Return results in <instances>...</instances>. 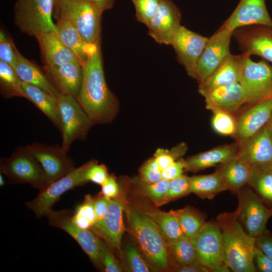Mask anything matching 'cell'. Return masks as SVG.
I'll use <instances>...</instances> for the list:
<instances>
[{"label": "cell", "instance_id": "6da1fadb", "mask_svg": "<svg viewBox=\"0 0 272 272\" xmlns=\"http://www.w3.org/2000/svg\"><path fill=\"white\" fill-rule=\"evenodd\" d=\"M83 69V82L77 100L93 125L110 123L118 113L119 104L106 82L100 47Z\"/></svg>", "mask_w": 272, "mask_h": 272}, {"label": "cell", "instance_id": "7a4b0ae2", "mask_svg": "<svg viewBox=\"0 0 272 272\" xmlns=\"http://www.w3.org/2000/svg\"><path fill=\"white\" fill-rule=\"evenodd\" d=\"M216 221L222 233L224 263L234 272L256 271L255 237L246 231L234 211L220 214Z\"/></svg>", "mask_w": 272, "mask_h": 272}, {"label": "cell", "instance_id": "3957f363", "mask_svg": "<svg viewBox=\"0 0 272 272\" xmlns=\"http://www.w3.org/2000/svg\"><path fill=\"white\" fill-rule=\"evenodd\" d=\"M129 230L149 264L154 269L168 270L170 257L167 241L160 228L142 210L124 205Z\"/></svg>", "mask_w": 272, "mask_h": 272}, {"label": "cell", "instance_id": "277c9868", "mask_svg": "<svg viewBox=\"0 0 272 272\" xmlns=\"http://www.w3.org/2000/svg\"><path fill=\"white\" fill-rule=\"evenodd\" d=\"M56 0H18L14 7V21L23 33L36 36L56 32L52 15Z\"/></svg>", "mask_w": 272, "mask_h": 272}, {"label": "cell", "instance_id": "5b68a950", "mask_svg": "<svg viewBox=\"0 0 272 272\" xmlns=\"http://www.w3.org/2000/svg\"><path fill=\"white\" fill-rule=\"evenodd\" d=\"M0 171L12 183H29L41 190L47 186L45 173L26 147L19 146L9 158H1Z\"/></svg>", "mask_w": 272, "mask_h": 272}, {"label": "cell", "instance_id": "8992f818", "mask_svg": "<svg viewBox=\"0 0 272 272\" xmlns=\"http://www.w3.org/2000/svg\"><path fill=\"white\" fill-rule=\"evenodd\" d=\"M61 16L77 29L88 43L99 44L103 12L90 0H73L56 6Z\"/></svg>", "mask_w": 272, "mask_h": 272}, {"label": "cell", "instance_id": "52a82bcc", "mask_svg": "<svg viewBox=\"0 0 272 272\" xmlns=\"http://www.w3.org/2000/svg\"><path fill=\"white\" fill-rule=\"evenodd\" d=\"M56 99L61 119V146L68 153L75 141L86 139L93 124L76 98L59 93Z\"/></svg>", "mask_w": 272, "mask_h": 272}, {"label": "cell", "instance_id": "ba28073f", "mask_svg": "<svg viewBox=\"0 0 272 272\" xmlns=\"http://www.w3.org/2000/svg\"><path fill=\"white\" fill-rule=\"evenodd\" d=\"M95 160L87 162L65 176L46 186L39 190L34 199L25 203L26 207L32 211L37 218L46 216L63 193L88 182L86 178V172Z\"/></svg>", "mask_w": 272, "mask_h": 272}, {"label": "cell", "instance_id": "9c48e42d", "mask_svg": "<svg viewBox=\"0 0 272 272\" xmlns=\"http://www.w3.org/2000/svg\"><path fill=\"white\" fill-rule=\"evenodd\" d=\"M72 212L70 210H51L46 216L51 226L62 229L72 237L99 270L104 271L101 252V240L93 231L82 229L72 220Z\"/></svg>", "mask_w": 272, "mask_h": 272}, {"label": "cell", "instance_id": "30bf717a", "mask_svg": "<svg viewBox=\"0 0 272 272\" xmlns=\"http://www.w3.org/2000/svg\"><path fill=\"white\" fill-rule=\"evenodd\" d=\"M238 204L234 211L246 231L256 237L266 229L272 210L267 207L257 194L244 185L236 192Z\"/></svg>", "mask_w": 272, "mask_h": 272}, {"label": "cell", "instance_id": "8fae6325", "mask_svg": "<svg viewBox=\"0 0 272 272\" xmlns=\"http://www.w3.org/2000/svg\"><path fill=\"white\" fill-rule=\"evenodd\" d=\"M239 83L245 91L246 103L272 98V65L264 59L255 62L248 56Z\"/></svg>", "mask_w": 272, "mask_h": 272}, {"label": "cell", "instance_id": "7c38bea8", "mask_svg": "<svg viewBox=\"0 0 272 272\" xmlns=\"http://www.w3.org/2000/svg\"><path fill=\"white\" fill-rule=\"evenodd\" d=\"M26 147L41 165L46 176L47 185L76 168L74 160L67 155L61 146L33 143Z\"/></svg>", "mask_w": 272, "mask_h": 272}, {"label": "cell", "instance_id": "4fadbf2b", "mask_svg": "<svg viewBox=\"0 0 272 272\" xmlns=\"http://www.w3.org/2000/svg\"><path fill=\"white\" fill-rule=\"evenodd\" d=\"M233 32L220 27L209 38L196 66L195 79L199 84L204 82L231 54L230 45Z\"/></svg>", "mask_w": 272, "mask_h": 272}, {"label": "cell", "instance_id": "5bb4252c", "mask_svg": "<svg viewBox=\"0 0 272 272\" xmlns=\"http://www.w3.org/2000/svg\"><path fill=\"white\" fill-rule=\"evenodd\" d=\"M190 240L198 260L209 270L214 267L225 263L222 233L216 221L207 222Z\"/></svg>", "mask_w": 272, "mask_h": 272}, {"label": "cell", "instance_id": "9a60e30c", "mask_svg": "<svg viewBox=\"0 0 272 272\" xmlns=\"http://www.w3.org/2000/svg\"><path fill=\"white\" fill-rule=\"evenodd\" d=\"M232 37L242 53L272 63V26L250 25L235 29Z\"/></svg>", "mask_w": 272, "mask_h": 272}, {"label": "cell", "instance_id": "2e32d148", "mask_svg": "<svg viewBox=\"0 0 272 272\" xmlns=\"http://www.w3.org/2000/svg\"><path fill=\"white\" fill-rule=\"evenodd\" d=\"M208 40L209 38L181 26L171 42L179 62L193 79L196 78L198 61Z\"/></svg>", "mask_w": 272, "mask_h": 272}, {"label": "cell", "instance_id": "e0dca14e", "mask_svg": "<svg viewBox=\"0 0 272 272\" xmlns=\"http://www.w3.org/2000/svg\"><path fill=\"white\" fill-rule=\"evenodd\" d=\"M181 14L171 0H161L157 12L146 26L148 34L158 43L170 45L180 25Z\"/></svg>", "mask_w": 272, "mask_h": 272}, {"label": "cell", "instance_id": "ac0fdd59", "mask_svg": "<svg viewBox=\"0 0 272 272\" xmlns=\"http://www.w3.org/2000/svg\"><path fill=\"white\" fill-rule=\"evenodd\" d=\"M124 205L123 200L118 197L111 199L104 218L96 222L90 229L120 255H122L121 244L125 230L122 216Z\"/></svg>", "mask_w": 272, "mask_h": 272}, {"label": "cell", "instance_id": "d6986e66", "mask_svg": "<svg viewBox=\"0 0 272 272\" xmlns=\"http://www.w3.org/2000/svg\"><path fill=\"white\" fill-rule=\"evenodd\" d=\"M250 25L272 26V20L264 0H240L220 27L234 31L238 28Z\"/></svg>", "mask_w": 272, "mask_h": 272}, {"label": "cell", "instance_id": "ffe728a7", "mask_svg": "<svg viewBox=\"0 0 272 272\" xmlns=\"http://www.w3.org/2000/svg\"><path fill=\"white\" fill-rule=\"evenodd\" d=\"M236 157L251 166L272 165L269 121L256 134L241 145Z\"/></svg>", "mask_w": 272, "mask_h": 272}, {"label": "cell", "instance_id": "44dd1931", "mask_svg": "<svg viewBox=\"0 0 272 272\" xmlns=\"http://www.w3.org/2000/svg\"><path fill=\"white\" fill-rule=\"evenodd\" d=\"M272 116V98L251 105L237 121L235 136L240 145L256 134Z\"/></svg>", "mask_w": 272, "mask_h": 272}, {"label": "cell", "instance_id": "7402d4cb", "mask_svg": "<svg viewBox=\"0 0 272 272\" xmlns=\"http://www.w3.org/2000/svg\"><path fill=\"white\" fill-rule=\"evenodd\" d=\"M43 70L60 93L77 98L83 79V66L79 62L45 65Z\"/></svg>", "mask_w": 272, "mask_h": 272}, {"label": "cell", "instance_id": "603a6c76", "mask_svg": "<svg viewBox=\"0 0 272 272\" xmlns=\"http://www.w3.org/2000/svg\"><path fill=\"white\" fill-rule=\"evenodd\" d=\"M248 56L244 53L229 54L204 82L199 84V93L204 96L211 90L217 87L239 83Z\"/></svg>", "mask_w": 272, "mask_h": 272}, {"label": "cell", "instance_id": "cb8c5ba5", "mask_svg": "<svg viewBox=\"0 0 272 272\" xmlns=\"http://www.w3.org/2000/svg\"><path fill=\"white\" fill-rule=\"evenodd\" d=\"M205 98L206 107L212 111L221 110L229 112L237 111L246 103V94L240 83L215 88L209 91Z\"/></svg>", "mask_w": 272, "mask_h": 272}, {"label": "cell", "instance_id": "d4e9b609", "mask_svg": "<svg viewBox=\"0 0 272 272\" xmlns=\"http://www.w3.org/2000/svg\"><path fill=\"white\" fill-rule=\"evenodd\" d=\"M56 33L62 43L76 55L83 66L89 57L100 47L87 42L77 29L64 17L58 16L55 24Z\"/></svg>", "mask_w": 272, "mask_h": 272}, {"label": "cell", "instance_id": "484cf974", "mask_svg": "<svg viewBox=\"0 0 272 272\" xmlns=\"http://www.w3.org/2000/svg\"><path fill=\"white\" fill-rule=\"evenodd\" d=\"M35 37L42 52L45 65L55 66L68 62H79L76 55L64 45L56 32L44 33Z\"/></svg>", "mask_w": 272, "mask_h": 272}, {"label": "cell", "instance_id": "4316f807", "mask_svg": "<svg viewBox=\"0 0 272 272\" xmlns=\"http://www.w3.org/2000/svg\"><path fill=\"white\" fill-rule=\"evenodd\" d=\"M17 58L12 67L23 82L37 86L50 94L56 99L59 92L44 71L24 57L16 50Z\"/></svg>", "mask_w": 272, "mask_h": 272}, {"label": "cell", "instance_id": "83f0119b", "mask_svg": "<svg viewBox=\"0 0 272 272\" xmlns=\"http://www.w3.org/2000/svg\"><path fill=\"white\" fill-rule=\"evenodd\" d=\"M238 149L235 145H223L198 153L185 160V170L196 172L225 163L235 158Z\"/></svg>", "mask_w": 272, "mask_h": 272}, {"label": "cell", "instance_id": "f1b7e54d", "mask_svg": "<svg viewBox=\"0 0 272 272\" xmlns=\"http://www.w3.org/2000/svg\"><path fill=\"white\" fill-rule=\"evenodd\" d=\"M26 98L30 101L61 131V119L57 99L46 91L22 82Z\"/></svg>", "mask_w": 272, "mask_h": 272}, {"label": "cell", "instance_id": "f546056e", "mask_svg": "<svg viewBox=\"0 0 272 272\" xmlns=\"http://www.w3.org/2000/svg\"><path fill=\"white\" fill-rule=\"evenodd\" d=\"M252 167L236 157L222 164L218 170L228 190L236 193L239 189L247 184Z\"/></svg>", "mask_w": 272, "mask_h": 272}, {"label": "cell", "instance_id": "4dcf8cb0", "mask_svg": "<svg viewBox=\"0 0 272 272\" xmlns=\"http://www.w3.org/2000/svg\"><path fill=\"white\" fill-rule=\"evenodd\" d=\"M247 184L272 210V165L252 166Z\"/></svg>", "mask_w": 272, "mask_h": 272}, {"label": "cell", "instance_id": "1f68e13d", "mask_svg": "<svg viewBox=\"0 0 272 272\" xmlns=\"http://www.w3.org/2000/svg\"><path fill=\"white\" fill-rule=\"evenodd\" d=\"M190 184L191 193L202 198L212 199L219 193L228 190L218 169L210 174L190 177Z\"/></svg>", "mask_w": 272, "mask_h": 272}, {"label": "cell", "instance_id": "d6a6232c", "mask_svg": "<svg viewBox=\"0 0 272 272\" xmlns=\"http://www.w3.org/2000/svg\"><path fill=\"white\" fill-rule=\"evenodd\" d=\"M142 209V211L158 225L167 242L184 236L178 219L173 211L166 213L154 208L143 207Z\"/></svg>", "mask_w": 272, "mask_h": 272}, {"label": "cell", "instance_id": "836d02e7", "mask_svg": "<svg viewBox=\"0 0 272 272\" xmlns=\"http://www.w3.org/2000/svg\"><path fill=\"white\" fill-rule=\"evenodd\" d=\"M167 243L170 259L177 266L186 265L198 260L190 238L183 236Z\"/></svg>", "mask_w": 272, "mask_h": 272}, {"label": "cell", "instance_id": "e575fe53", "mask_svg": "<svg viewBox=\"0 0 272 272\" xmlns=\"http://www.w3.org/2000/svg\"><path fill=\"white\" fill-rule=\"evenodd\" d=\"M0 90L1 95L5 98H26L22 81L13 67L2 60H0Z\"/></svg>", "mask_w": 272, "mask_h": 272}, {"label": "cell", "instance_id": "d590c367", "mask_svg": "<svg viewBox=\"0 0 272 272\" xmlns=\"http://www.w3.org/2000/svg\"><path fill=\"white\" fill-rule=\"evenodd\" d=\"M176 216L184 236L193 237L207 222L205 215L189 207L173 211Z\"/></svg>", "mask_w": 272, "mask_h": 272}, {"label": "cell", "instance_id": "8d00e7d4", "mask_svg": "<svg viewBox=\"0 0 272 272\" xmlns=\"http://www.w3.org/2000/svg\"><path fill=\"white\" fill-rule=\"evenodd\" d=\"M131 182L138 189L151 199L157 206L164 204L169 181L161 179L159 181L149 183L143 181L140 177H135Z\"/></svg>", "mask_w": 272, "mask_h": 272}, {"label": "cell", "instance_id": "74e56055", "mask_svg": "<svg viewBox=\"0 0 272 272\" xmlns=\"http://www.w3.org/2000/svg\"><path fill=\"white\" fill-rule=\"evenodd\" d=\"M212 111L213 113L212 118L213 129L223 135H234L237 121L231 113L221 110H214Z\"/></svg>", "mask_w": 272, "mask_h": 272}, {"label": "cell", "instance_id": "f35d334b", "mask_svg": "<svg viewBox=\"0 0 272 272\" xmlns=\"http://www.w3.org/2000/svg\"><path fill=\"white\" fill-rule=\"evenodd\" d=\"M124 258L130 271L149 272L152 271L151 265L147 263L138 248L132 244L128 245L124 251Z\"/></svg>", "mask_w": 272, "mask_h": 272}, {"label": "cell", "instance_id": "ab89813d", "mask_svg": "<svg viewBox=\"0 0 272 272\" xmlns=\"http://www.w3.org/2000/svg\"><path fill=\"white\" fill-rule=\"evenodd\" d=\"M186 149L184 143L178 145L171 150L159 148L156 151L154 158L162 171L179 160L185 153Z\"/></svg>", "mask_w": 272, "mask_h": 272}, {"label": "cell", "instance_id": "60d3db41", "mask_svg": "<svg viewBox=\"0 0 272 272\" xmlns=\"http://www.w3.org/2000/svg\"><path fill=\"white\" fill-rule=\"evenodd\" d=\"M137 20L147 25L157 12L161 0H132Z\"/></svg>", "mask_w": 272, "mask_h": 272}, {"label": "cell", "instance_id": "b9f144b4", "mask_svg": "<svg viewBox=\"0 0 272 272\" xmlns=\"http://www.w3.org/2000/svg\"><path fill=\"white\" fill-rule=\"evenodd\" d=\"M190 193V177L183 174L169 181L164 203Z\"/></svg>", "mask_w": 272, "mask_h": 272}, {"label": "cell", "instance_id": "7bdbcfd3", "mask_svg": "<svg viewBox=\"0 0 272 272\" xmlns=\"http://www.w3.org/2000/svg\"><path fill=\"white\" fill-rule=\"evenodd\" d=\"M16 50L17 48L13 41L1 29L0 31V60L13 67L17 58Z\"/></svg>", "mask_w": 272, "mask_h": 272}, {"label": "cell", "instance_id": "ee69618b", "mask_svg": "<svg viewBox=\"0 0 272 272\" xmlns=\"http://www.w3.org/2000/svg\"><path fill=\"white\" fill-rule=\"evenodd\" d=\"M140 175L143 181L149 183L162 179L161 170L154 157L147 161L141 167Z\"/></svg>", "mask_w": 272, "mask_h": 272}, {"label": "cell", "instance_id": "f6af8a7d", "mask_svg": "<svg viewBox=\"0 0 272 272\" xmlns=\"http://www.w3.org/2000/svg\"><path fill=\"white\" fill-rule=\"evenodd\" d=\"M109 176L107 167L104 164H98L96 160L89 167L86 174L87 180L102 186Z\"/></svg>", "mask_w": 272, "mask_h": 272}, {"label": "cell", "instance_id": "bcb514c9", "mask_svg": "<svg viewBox=\"0 0 272 272\" xmlns=\"http://www.w3.org/2000/svg\"><path fill=\"white\" fill-rule=\"evenodd\" d=\"M101 252L104 270L106 272H121L123 268L110 247L101 240Z\"/></svg>", "mask_w": 272, "mask_h": 272}, {"label": "cell", "instance_id": "7dc6e473", "mask_svg": "<svg viewBox=\"0 0 272 272\" xmlns=\"http://www.w3.org/2000/svg\"><path fill=\"white\" fill-rule=\"evenodd\" d=\"M74 214L89 220L94 225L96 222L94 198L90 194L86 195L83 203L76 208Z\"/></svg>", "mask_w": 272, "mask_h": 272}, {"label": "cell", "instance_id": "c3c4849f", "mask_svg": "<svg viewBox=\"0 0 272 272\" xmlns=\"http://www.w3.org/2000/svg\"><path fill=\"white\" fill-rule=\"evenodd\" d=\"M185 168V162L179 159L161 171L162 179L170 181L182 175Z\"/></svg>", "mask_w": 272, "mask_h": 272}, {"label": "cell", "instance_id": "681fc988", "mask_svg": "<svg viewBox=\"0 0 272 272\" xmlns=\"http://www.w3.org/2000/svg\"><path fill=\"white\" fill-rule=\"evenodd\" d=\"M255 245L266 255L272 258V234L266 229L255 237Z\"/></svg>", "mask_w": 272, "mask_h": 272}, {"label": "cell", "instance_id": "f907efd6", "mask_svg": "<svg viewBox=\"0 0 272 272\" xmlns=\"http://www.w3.org/2000/svg\"><path fill=\"white\" fill-rule=\"evenodd\" d=\"M254 262L256 269L261 272H272V258L255 247Z\"/></svg>", "mask_w": 272, "mask_h": 272}, {"label": "cell", "instance_id": "816d5d0a", "mask_svg": "<svg viewBox=\"0 0 272 272\" xmlns=\"http://www.w3.org/2000/svg\"><path fill=\"white\" fill-rule=\"evenodd\" d=\"M101 186V194L105 197L110 199L118 197L119 187L116 179L113 174L109 175L106 181Z\"/></svg>", "mask_w": 272, "mask_h": 272}, {"label": "cell", "instance_id": "f5cc1de1", "mask_svg": "<svg viewBox=\"0 0 272 272\" xmlns=\"http://www.w3.org/2000/svg\"><path fill=\"white\" fill-rule=\"evenodd\" d=\"M111 199L107 198L102 194L94 198V207L96 216V222L101 221L104 217Z\"/></svg>", "mask_w": 272, "mask_h": 272}, {"label": "cell", "instance_id": "db71d44e", "mask_svg": "<svg viewBox=\"0 0 272 272\" xmlns=\"http://www.w3.org/2000/svg\"><path fill=\"white\" fill-rule=\"evenodd\" d=\"M174 271L178 272H208L209 269L198 260L186 265L177 266Z\"/></svg>", "mask_w": 272, "mask_h": 272}, {"label": "cell", "instance_id": "11a10c76", "mask_svg": "<svg viewBox=\"0 0 272 272\" xmlns=\"http://www.w3.org/2000/svg\"><path fill=\"white\" fill-rule=\"evenodd\" d=\"M102 12L111 9L114 0H90Z\"/></svg>", "mask_w": 272, "mask_h": 272}, {"label": "cell", "instance_id": "9f6ffc18", "mask_svg": "<svg viewBox=\"0 0 272 272\" xmlns=\"http://www.w3.org/2000/svg\"><path fill=\"white\" fill-rule=\"evenodd\" d=\"M231 271L230 268L225 263L214 267L210 269V271L213 272H229Z\"/></svg>", "mask_w": 272, "mask_h": 272}, {"label": "cell", "instance_id": "6f0895ef", "mask_svg": "<svg viewBox=\"0 0 272 272\" xmlns=\"http://www.w3.org/2000/svg\"><path fill=\"white\" fill-rule=\"evenodd\" d=\"M2 174H3L1 173L0 174V186H3L5 184V180H4V179L3 178Z\"/></svg>", "mask_w": 272, "mask_h": 272}, {"label": "cell", "instance_id": "680465c9", "mask_svg": "<svg viewBox=\"0 0 272 272\" xmlns=\"http://www.w3.org/2000/svg\"><path fill=\"white\" fill-rule=\"evenodd\" d=\"M73 0H56L55 6Z\"/></svg>", "mask_w": 272, "mask_h": 272}, {"label": "cell", "instance_id": "91938a15", "mask_svg": "<svg viewBox=\"0 0 272 272\" xmlns=\"http://www.w3.org/2000/svg\"><path fill=\"white\" fill-rule=\"evenodd\" d=\"M269 126H270V134H271V137L272 139V116L269 120Z\"/></svg>", "mask_w": 272, "mask_h": 272}]
</instances>
